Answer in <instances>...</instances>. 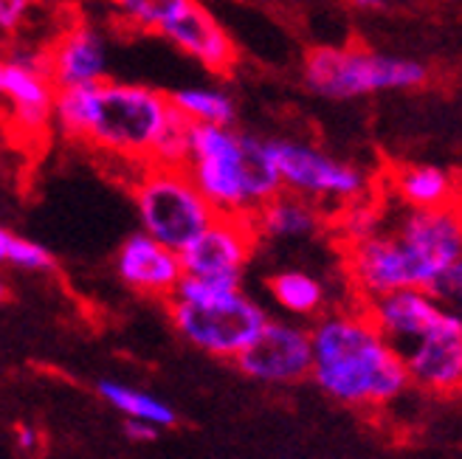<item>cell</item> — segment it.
<instances>
[{"instance_id":"cell-1","label":"cell","mask_w":462,"mask_h":459,"mask_svg":"<svg viewBox=\"0 0 462 459\" xmlns=\"http://www.w3.org/2000/svg\"><path fill=\"white\" fill-rule=\"evenodd\" d=\"M310 375L321 392L353 409H381L409 389L403 358L366 313H333L316 321Z\"/></svg>"},{"instance_id":"cell-2","label":"cell","mask_w":462,"mask_h":459,"mask_svg":"<svg viewBox=\"0 0 462 459\" xmlns=\"http://www.w3.org/2000/svg\"><path fill=\"white\" fill-rule=\"evenodd\" d=\"M187 175L217 217H251L282 192L271 142L215 124H189Z\"/></svg>"},{"instance_id":"cell-3","label":"cell","mask_w":462,"mask_h":459,"mask_svg":"<svg viewBox=\"0 0 462 459\" xmlns=\"http://www.w3.org/2000/svg\"><path fill=\"white\" fill-rule=\"evenodd\" d=\"M172 113L170 96L155 87L102 79L82 142L147 167Z\"/></svg>"},{"instance_id":"cell-4","label":"cell","mask_w":462,"mask_h":459,"mask_svg":"<svg viewBox=\"0 0 462 459\" xmlns=\"http://www.w3.org/2000/svg\"><path fill=\"white\" fill-rule=\"evenodd\" d=\"M302 79L310 94L346 102L381 90H418L429 82V68L411 57L375 54L358 45H316L305 57Z\"/></svg>"},{"instance_id":"cell-5","label":"cell","mask_w":462,"mask_h":459,"mask_svg":"<svg viewBox=\"0 0 462 459\" xmlns=\"http://www.w3.org/2000/svg\"><path fill=\"white\" fill-rule=\"evenodd\" d=\"M395 240L403 248L411 288L431 293L437 302H457L462 290V220L457 206L409 212Z\"/></svg>"},{"instance_id":"cell-6","label":"cell","mask_w":462,"mask_h":459,"mask_svg":"<svg viewBox=\"0 0 462 459\" xmlns=\"http://www.w3.org/2000/svg\"><path fill=\"white\" fill-rule=\"evenodd\" d=\"M135 209L142 232L172 251L195 243L215 223V209L198 192L187 170H167L147 164L135 180Z\"/></svg>"},{"instance_id":"cell-7","label":"cell","mask_w":462,"mask_h":459,"mask_svg":"<svg viewBox=\"0 0 462 459\" xmlns=\"http://www.w3.org/2000/svg\"><path fill=\"white\" fill-rule=\"evenodd\" d=\"M167 305L178 333L198 350L217 358H237L268 321V313L243 290H231L220 302L206 308L175 299H167Z\"/></svg>"},{"instance_id":"cell-8","label":"cell","mask_w":462,"mask_h":459,"mask_svg":"<svg viewBox=\"0 0 462 459\" xmlns=\"http://www.w3.org/2000/svg\"><path fill=\"white\" fill-rule=\"evenodd\" d=\"M271 155L276 172H280L282 189L310 203L316 200L356 203L364 197L369 187L366 175L358 167L344 164V161L305 142L276 139L271 142Z\"/></svg>"},{"instance_id":"cell-9","label":"cell","mask_w":462,"mask_h":459,"mask_svg":"<svg viewBox=\"0 0 462 459\" xmlns=\"http://www.w3.org/2000/svg\"><path fill=\"white\" fill-rule=\"evenodd\" d=\"M235 361L254 381L296 383L310 375V333L291 321L268 318Z\"/></svg>"},{"instance_id":"cell-10","label":"cell","mask_w":462,"mask_h":459,"mask_svg":"<svg viewBox=\"0 0 462 459\" xmlns=\"http://www.w3.org/2000/svg\"><path fill=\"white\" fill-rule=\"evenodd\" d=\"M409 383L434 395H454L462 383V321L446 310L443 318L403 355Z\"/></svg>"},{"instance_id":"cell-11","label":"cell","mask_w":462,"mask_h":459,"mask_svg":"<svg viewBox=\"0 0 462 459\" xmlns=\"http://www.w3.org/2000/svg\"><path fill=\"white\" fill-rule=\"evenodd\" d=\"M251 217H215L206 232L180 251L187 277H243V268L254 251Z\"/></svg>"},{"instance_id":"cell-12","label":"cell","mask_w":462,"mask_h":459,"mask_svg":"<svg viewBox=\"0 0 462 459\" xmlns=\"http://www.w3.org/2000/svg\"><path fill=\"white\" fill-rule=\"evenodd\" d=\"M443 305L420 288L392 290L375 296L366 305V318L373 321L401 358L443 318Z\"/></svg>"},{"instance_id":"cell-13","label":"cell","mask_w":462,"mask_h":459,"mask_svg":"<svg viewBox=\"0 0 462 459\" xmlns=\"http://www.w3.org/2000/svg\"><path fill=\"white\" fill-rule=\"evenodd\" d=\"M175 49L200 62L206 71L228 77L237 65V45L220 26V20L198 0L183 9L170 26L161 32Z\"/></svg>"},{"instance_id":"cell-14","label":"cell","mask_w":462,"mask_h":459,"mask_svg":"<svg viewBox=\"0 0 462 459\" xmlns=\"http://www.w3.org/2000/svg\"><path fill=\"white\" fill-rule=\"evenodd\" d=\"M116 268H119V277L127 288L155 296V299H170L183 277L178 251L161 245L144 232L125 240L119 257H116Z\"/></svg>"},{"instance_id":"cell-15","label":"cell","mask_w":462,"mask_h":459,"mask_svg":"<svg viewBox=\"0 0 462 459\" xmlns=\"http://www.w3.org/2000/svg\"><path fill=\"white\" fill-rule=\"evenodd\" d=\"M45 57H49V77L57 90L94 85L102 82L107 74L105 37L94 26H88V23H77V26L65 29L45 49Z\"/></svg>"},{"instance_id":"cell-16","label":"cell","mask_w":462,"mask_h":459,"mask_svg":"<svg viewBox=\"0 0 462 459\" xmlns=\"http://www.w3.org/2000/svg\"><path fill=\"white\" fill-rule=\"evenodd\" d=\"M346 265H350V277L358 290H364L366 299L411 288L409 265L395 234H373L353 243Z\"/></svg>"},{"instance_id":"cell-17","label":"cell","mask_w":462,"mask_h":459,"mask_svg":"<svg viewBox=\"0 0 462 459\" xmlns=\"http://www.w3.org/2000/svg\"><path fill=\"white\" fill-rule=\"evenodd\" d=\"M54 94L57 87L51 85V77L45 71H29V68L6 62L0 96L9 102L14 124L26 135H42L54 124Z\"/></svg>"},{"instance_id":"cell-18","label":"cell","mask_w":462,"mask_h":459,"mask_svg":"<svg viewBox=\"0 0 462 459\" xmlns=\"http://www.w3.org/2000/svg\"><path fill=\"white\" fill-rule=\"evenodd\" d=\"M251 223L257 237L263 234V237H276V240H296V237H310L319 232L321 212L316 209V203L282 189L280 195L271 197L265 206H260V209L251 215Z\"/></svg>"},{"instance_id":"cell-19","label":"cell","mask_w":462,"mask_h":459,"mask_svg":"<svg viewBox=\"0 0 462 459\" xmlns=\"http://www.w3.org/2000/svg\"><path fill=\"white\" fill-rule=\"evenodd\" d=\"M395 192L414 212L457 206V178L434 164H411L395 172Z\"/></svg>"},{"instance_id":"cell-20","label":"cell","mask_w":462,"mask_h":459,"mask_svg":"<svg viewBox=\"0 0 462 459\" xmlns=\"http://www.w3.org/2000/svg\"><path fill=\"white\" fill-rule=\"evenodd\" d=\"M170 105L180 113L189 124H215V127H235L237 105L226 90L212 85H195V87H178L172 90Z\"/></svg>"},{"instance_id":"cell-21","label":"cell","mask_w":462,"mask_h":459,"mask_svg":"<svg viewBox=\"0 0 462 459\" xmlns=\"http://www.w3.org/2000/svg\"><path fill=\"white\" fill-rule=\"evenodd\" d=\"M97 389L113 409H119L122 415H127L130 420H144V423H152L158 428L175 426V420H178L175 411L164 400L142 392V389H133V386L116 383V381H102Z\"/></svg>"},{"instance_id":"cell-22","label":"cell","mask_w":462,"mask_h":459,"mask_svg":"<svg viewBox=\"0 0 462 459\" xmlns=\"http://www.w3.org/2000/svg\"><path fill=\"white\" fill-rule=\"evenodd\" d=\"M271 296L293 316H310L325 305V288L302 271H285L271 280Z\"/></svg>"},{"instance_id":"cell-23","label":"cell","mask_w":462,"mask_h":459,"mask_svg":"<svg viewBox=\"0 0 462 459\" xmlns=\"http://www.w3.org/2000/svg\"><path fill=\"white\" fill-rule=\"evenodd\" d=\"M127 23L142 32H164L192 0H110Z\"/></svg>"},{"instance_id":"cell-24","label":"cell","mask_w":462,"mask_h":459,"mask_svg":"<svg viewBox=\"0 0 462 459\" xmlns=\"http://www.w3.org/2000/svg\"><path fill=\"white\" fill-rule=\"evenodd\" d=\"M189 158V122L172 113V119L164 130V135L158 139L155 152L150 158L152 167H167V170H183Z\"/></svg>"},{"instance_id":"cell-25","label":"cell","mask_w":462,"mask_h":459,"mask_svg":"<svg viewBox=\"0 0 462 459\" xmlns=\"http://www.w3.org/2000/svg\"><path fill=\"white\" fill-rule=\"evenodd\" d=\"M6 262H12L17 268H26V271H51L54 268V257L49 254V251L37 243H32V240H23V237L12 240Z\"/></svg>"},{"instance_id":"cell-26","label":"cell","mask_w":462,"mask_h":459,"mask_svg":"<svg viewBox=\"0 0 462 459\" xmlns=\"http://www.w3.org/2000/svg\"><path fill=\"white\" fill-rule=\"evenodd\" d=\"M375 223H378L375 212H373V209H366V206L358 203V200L353 203L350 215L344 217L346 234H350L353 243H358V240H364V237H373V234H375Z\"/></svg>"},{"instance_id":"cell-27","label":"cell","mask_w":462,"mask_h":459,"mask_svg":"<svg viewBox=\"0 0 462 459\" xmlns=\"http://www.w3.org/2000/svg\"><path fill=\"white\" fill-rule=\"evenodd\" d=\"M32 0H0V32H17L29 17Z\"/></svg>"},{"instance_id":"cell-28","label":"cell","mask_w":462,"mask_h":459,"mask_svg":"<svg viewBox=\"0 0 462 459\" xmlns=\"http://www.w3.org/2000/svg\"><path fill=\"white\" fill-rule=\"evenodd\" d=\"M125 434H127L130 440L150 443V440H155V437H158V426L144 423V420H130V418H127V423H125Z\"/></svg>"},{"instance_id":"cell-29","label":"cell","mask_w":462,"mask_h":459,"mask_svg":"<svg viewBox=\"0 0 462 459\" xmlns=\"http://www.w3.org/2000/svg\"><path fill=\"white\" fill-rule=\"evenodd\" d=\"M12 240H14V234L6 232V228H0V262H6L9 248H12Z\"/></svg>"},{"instance_id":"cell-30","label":"cell","mask_w":462,"mask_h":459,"mask_svg":"<svg viewBox=\"0 0 462 459\" xmlns=\"http://www.w3.org/2000/svg\"><path fill=\"white\" fill-rule=\"evenodd\" d=\"M350 4L356 9H364V12H378V9L386 6V0H350Z\"/></svg>"},{"instance_id":"cell-31","label":"cell","mask_w":462,"mask_h":459,"mask_svg":"<svg viewBox=\"0 0 462 459\" xmlns=\"http://www.w3.org/2000/svg\"><path fill=\"white\" fill-rule=\"evenodd\" d=\"M17 437H20V445H23V448H34V443H37V434H34L32 428H20V431H17Z\"/></svg>"},{"instance_id":"cell-32","label":"cell","mask_w":462,"mask_h":459,"mask_svg":"<svg viewBox=\"0 0 462 459\" xmlns=\"http://www.w3.org/2000/svg\"><path fill=\"white\" fill-rule=\"evenodd\" d=\"M4 68H6V60L0 57V82H4Z\"/></svg>"},{"instance_id":"cell-33","label":"cell","mask_w":462,"mask_h":459,"mask_svg":"<svg viewBox=\"0 0 462 459\" xmlns=\"http://www.w3.org/2000/svg\"><path fill=\"white\" fill-rule=\"evenodd\" d=\"M4 296H6V288H4V282H0V299H4Z\"/></svg>"}]
</instances>
